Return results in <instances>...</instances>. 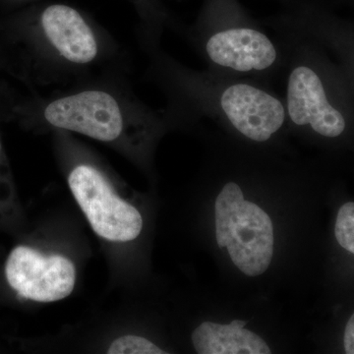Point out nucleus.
I'll list each match as a JSON object with an SVG mask.
<instances>
[{
  "label": "nucleus",
  "instance_id": "1",
  "mask_svg": "<svg viewBox=\"0 0 354 354\" xmlns=\"http://www.w3.org/2000/svg\"><path fill=\"white\" fill-rule=\"evenodd\" d=\"M283 48L288 128L327 141L344 139L354 114V78L325 46L290 19L272 26Z\"/></svg>",
  "mask_w": 354,
  "mask_h": 354
},
{
  "label": "nucleus",
  "instance_id": "2",
  "mask_svg": "<svg viewBox=\"0 0 354 354\" xmlns=\"http://www.w3.org/2000/svg\"><path fill=\"white\" fill-rule=\"evenodd\" d=\"M169 73L174 106L191 123L206 121L255 144L288 129L283 97L271 84L176 64Z\"/></svg>",
  "mask_w": 354,
  "mask_h": 354
},
{
  "label": "nucleus",
  "instance_id": "3",
  "mask_svg": "<svg viewBox=\"0 0 354 354\" xmlns=\"http://www.w3.org/2000/svg\"><path fill=\"white\" fill-rule=\"evenodd\" d=\"M186 35L209 71L268 84L281 76L279 39L225 0H215Z\"/></svg>",
  "mask_w": 354,
  "mask_h": 354
},
{
  "label": "nucleus",
  "instance_id": "4",
  "mask_svg": "<svg viewBox=\"0 0 354 354\" xmlns=\"http://www.w3.org/2000/svg\"><path fill=\"white\" fill-rule=\"evenodd\" d=\"M68 183L95 234L106 241H134L141 234L143 218L138 209L114 193L101 172L81 165L71 171Z\"/></svg>",
  "mask_w": 354,
  "mask_h": 354
},
{
  "label": "nucleus",
  "instance_id": "5",
  "mask_svg": "<svg viewBox=\"0 0 354 354\" xmlns=\"http://www.w3.org/2000/svg\"><path fill=\"white\" fill-rule=\"evenodd\" d=\"M7 283L21 297L55 302L71 295L75 286L74 263L62 255L46 256L28 246H17L6 262Z\"/></svg>",
  "mask_w": 354,
  "mask_h": 354
},
{
  "label": "nucleus",
  "instance_id": "6",
  "mask_svg": "<svg viewBox=\"0 0 354 354\" xmlns=\"http://www.w3.org/2000/svg\"><path fill=\"white\" fill-rule=\"evenodd\" d=\"M44 118L53 127L104 142L118 139L124 127L120 104L102 91H85L50 102Z\"/></svg>",
  "mask_w": 354,
  "mask_h": 354
},
{
  "label": "nucleus",
  "instance_id": "7",
  "mask_svg": "<svg viewBox=\"0 0 354 354\" xmlns=\"http://www.w3.org/2000/svg\"><path fill=\"white\" fill-rule=\"evenodd\" d=\"M230 230L227 248L234 264L248 277L264 274L274 254V227L268 214L254 203L236 201Z\"/></svg>",
  "mask_w": 354,
  "mask_h": 354
},
{
  "label": "nucleus",
  "instance_id": "8",
  "mask_svg": "<svg viewBox=\"0 0 354 354\" xmlns=\"http://www.w3.org/2000/svg\"><path fill=\"white\" fill-rule=\"evenodd\" d=\"M41 27L58 53L70 62L86 64L97 55V44L92 29L73 7L53 4L44 9Z\"/></svg>",
  "mask_w": 354,
  "mask_h": 354
},
{
  "label": "nucleus",
  "instance_id": "9",
  "mask_svg": "<svg viewBox=\"0 0 354 354\" xmlns=\"http://www.w3.org/2000/svg\"><path fill=\"white\" fill-rule=\"evenodd\" d=\"M192 342L199 354H270L264 339L251 330L236 329L232 323L201 324L192 334Z\"/></svg>",
  "mask_w": 354,
  "mask_h": 354
},
{
  "label": "nucleus",
  "instance_id": "10",
  "mask_svg": "<svg viewBox=\"0 0 354 354\" xmlns=\"http://www.w3.org/2000/svg\"><path fill=\"white\" fill-rule=\"evenodd\" d=\"M109 354H165L155 344L139 335H127L111 342Z\"/></svg>",
  "mask_w": 354,
  "mask_h": 354
},
{
  "label": "nucleus",
  "instance_id": "11",
  "mask_svg": "<svg viewBox=\"0 0 354 354\" xmlns=\"http://www.w3.org/2000/svg\"><path fill=\"white\" fill-rule=\"evenodd\" d=\"M335 239L342 248L354 254V203L348 202L337 213L335 228Z\"/></svg>",
  "mask_w": 354,
  "mask_h": 354
},
{
  "label": "nucleus",
  "instance_id": "12",
  "mask_svg": "<svg viewBox=\"0 0 354 354\" xmlns=\"http://www.w3.org/2000/svg\"><path fill=\"white\" fill-rule=\"evenodd\" d=\"M344 351L348 354L354 353V316L351 315L348 324H346V330H344Z\"/></svg>",
  "mask_w": 354,
  "mask_h": 354
},
{
  "label": "nucleus",
  "instance_id": "13",
  "mask_svg": "<svg viewBox=\"0 0 354 354\" xmlns=\"http://www.w3.org/2000/svg\"><path fill=\"white\" fill-rule=\"evenodd\" d=\"M0 151H1V144H0Z\"/></svg>",
  "mask_w": 354,
  "mask_h": 354
}]
</instances>
